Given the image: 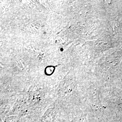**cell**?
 <instances>
[{"instance_id": "obj_1", "label": "cell", "mask_w": 122, "mask_h": 122, "mask_svg": "<svg viewBox=\"0 0 122 122\" xmlns=\"http://www.w3.org/2000/svg\"><path fill=\"white\" fill-rule=\"evenodd\" d=\"M56 116L55 110L53 109L47 110L42 118L41 122H53Z\"/></svg>"}, {"instance_id": "obj_2", "label": "cell", "mask_w": 122, "mask_h": 122, "mask_svg": "<svg viewBox=\"0 0 122 122\" xmlns=\"http://www.w3.org/2000/svg\"><path fill=\"white\" fill-rule=\"evenodd\" d=\"M72 122H82V121L80 119L78 118H76L73 119Z\"/></svg>"}]
</instances>
